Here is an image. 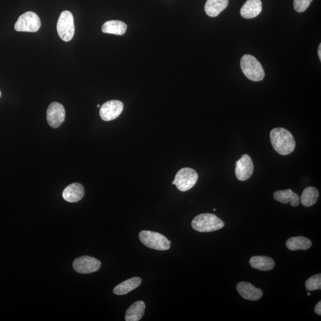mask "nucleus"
Segmentation results:
<instances>
[{
  "mask_svg": "<svg viewBox=\"0 0 321 321\" xmlns=\"http://www.w3.org/2000/svg\"><path fill=\"white\" fill-rule=\"evenodd\" d=\"M251 266L260 271H270L275 267V262L269 257L255 256L249 261Z\"/></svg>",
  "mask_w": 321,
  "mask_h": 321,
  "instance_id": "6ab92c4d",
  "label": "nucleus"
},
{
  "mask_svg": "<svg viewBox=\"0 0 321 321\" xmlns=\"http://www.w3.org/2000/svg\"><path fill=\"white\" fill-rule=\"evenodd\" d=\"M198 180V174L191 168H183L176 174L173 185H175L177 189L182 192H186L191 189L195 185Z\"/></svg>",
  "mask_w": 321,
  "mask_h": 321,
  "instance_id": "423d86ee",
  "label": "nucleus"
},
{
  "mask_svg": "<svg viewBox=\"0 0 321 321\" xmlns=\"http://www.w3.org/2000/svg\"><path fill=\"white\" fill-rule=\"evenodd\" d=\"M310 295H311L310 293H308V296H310Z\"/></svg>",
  "mask_w": 321,
  "mask_h": 321,
  "instance_id": "cd10ccee",
  "label": "nucleus"
},
{
  "mask_svg": "<svg viewBox=\"0 0 321 321\" xmlns=\"http://www.w3.org/2000/svg\"><path fill=\"white\" fill-rule=\"evenodd\" d=\"M236 288L239 295L246 300L258 301L263 295V292L260 289L255 288L252 284L248 282H240Z\"/></svg>",
  "mask_w": 321,
  "mask_h": 321,
  "instance_id": "f8f14e48",
  "label": "nucleus"
},
{
  "mask_svg": "<svg viewBox=\"0 0 321 321\" xmlns=\"http://www.w3.org/2000/svg\"><path fill=\"white\" fill-rule=\"evenodd\" d=\"M141 283L142 279L140 277H133L115 287L113 289L114 294L119 296L126 295L138 288Z\"/></svg>",
  "mask_w": 321,
  "mask_h": 321,
  "instance_id": "2eb2a0df",
  "label": "nucleus"
},
{
  "mask_svg": "<svg viewBox=\"0 0 321 321\" xmlns=\"http://www.w3.org/2000/svg\"><path fill=\"white\" fill-rule=\"evenodd\" d=\"M305 286L308 291H314L321 289V274H317L310 277L306 283Z\"/></svg>",
  "mask_w": 321,
  "mask_h": 321,
  "instance_id": "5701e85b",
  "label": "nucleus"
},
{
  "mask_svg": "<svg viewBox=\"0 0 321 321\" xmlns=\"http://www.w3.org/2000/svg\"><path fill=\"white\" fill-rule=\"evenodd\" d=\"M319 55L320 59V61H321V43L320 44L319 48Z\"/></svg>",
  "mask_w": 321,
  "mask_h": 321,
  "instance_id": "a878e982",
  "label": "nucleus"
},
{
  "mask_svg": "<svg viewBox=\"0 0 321 321\" xmlns=\"http://www.w3.org/2000/svg\"><path fill=\"white\" fill-rule=\"evenodd\" d=\"M274 198L275 200L282 204H286L290 202L293 207H297L300 203L299 196L291 189L276 191L274 193Z\"/></svg>",
  "mask_w": 321,
  "mask_h": 321,
  "instance_id": "f3484780",
  "label": "nucleus"
},
{
  "mask_svg": "<svg viewBox=\"0 0 321 321\" xmlns=\"http://www.w3.org/2000/svg\"><path fill=\"white\" fill-rule=\"evenodd\" d=\"M254 166L252 159L248 154L242 156L236 162L235 173L237 179L241 181L248 180L253 174Z\"/></svg>",
  "mask_w": 321,
  "mask_h": 321,
  "instance_id": "9b49d317",
  "label": "nucleus"
},
{
  "mask_svg": "<svg viewBox=\"0 0 321 321\" xmlns=\"http://www.w3.org/2000/svg\"><path fill=\"white\" fill-rule=\"evenodd\" d=\"M263 10L261 0H248L241 10L242 16L245 18H252L258 16Z\"/></svg>",
  "mask_w": 321,
  "mask_h": 321,
  "instance_id": "4468645a",
  "label": "nucleus"
},
{
  "mask_svg": "<svg viewBox=\"0 0 321 321\" xmlns=\"http://www.w3.org/2000/svg\"><path fill=\"white\" fill-rule=\"evenodd\" d=\"M126 29V24L120 20H109L106 21L102 26L103 33L114 34L117 35H124Z\"/></svg>",
  "mask_w": 321,
  "mask_h": 321,
  "instance_id": "aec40b11",
  "label": "nucleus"
},
{
  "mask_svg": "<svg viewBox=\"0 0 321 321\" xmlns=\"http://www.w3.org/2000/svg\"><path fill=\"white\" fill-rule=\"evenodd\" d=\"M229 4V0H207L205 5L206 13L210 17H217L225 10Z\"/></svg>",
  "mask_w": 321,
  "mask_h": 321,
  "instance_id": "dca6fc26",
  "label": "nucleus"
},
{
  "mask_svg": "<svg viewBox=\"0 0 321 321\" xmlns=\"http://www.w3.org/2000/svg\"><path fill=\"white\" fill-rule=\"evenodd\" d=\"M65 109L63 105L57 102H52L46 111V120L52 128H58L65 120Z\"/></svg>",
  "mask_w": 321,
  "mask_h": 321,
  "instance_id": "1a4fd4ad",
  "label": "nucleus"
},
{
  "mask_svg": "<svg viewBox=\"0 0 321 321\" xmlns=\"http://www.w3.org/2000/svg\"><path fill=\"white\" fill-rule=\"evenodd\" d=\"M216 211V209H214V211Z\"/></svg>",
  "mask_w": 321,
  "mask_h": 321,
  "instance_id": "c756f323",
  "label": "nucleus"
},
{
  "mask_svg": "<svg viewBox=\"0 0 321 321\" xmlns=\"http://www.w3.org/2000/svg\"><path fill=\"white\" fill-rule=\"evenodd\" d=\"M57 30L60 38L65 42L72 39L74 34V17L70 11L61 12L57 24Z\"/></svg>",
  "mask_w": 321,
  "mask_h": 321,
  "instance_id": "39448f33",
  "label": "nucleus"
},
{
  "mask_svg": "<svg viewBox=\"0 0 321 321\" xmlns=\"http://www.w3.org/2000/svg\"><path fill=\"white\" fill-rule=\"evenodd\" d=\"M225 224L216 215L201 214L195 217L192 222L193 229L201 233L217 231L223 228Z\"/></svg>",
  "mask_w": 321,
  "mask_h": 321,
  "instance_id": "f03ea898",
  "label": "nucleus"
},
{
  "mask_svg": "<svg viewBox=\"0 0 321 321\" xmlns=\"http://www.w3.org/2000/svg\"><path fill=\"white\" fill-rule=\"evenodd\" d=\"M145 304L141 301H137L127 309L125 316L126 321H138L145 314Z\"/></svg>",
  "mask_w": 321,
  "mask_h": 321,
  "instance_id": "a211bd4d",
  "label": "nucleus"
},
{
  "mask_svg": "<svg viewBox=\"0 0 321 321\" xmlns=\"http://www.w3.org/2000/svg\"><path fill=\"white\" fill-rule=\"evenodd\" d=\"M313 1V0H294L295 10L299 13H302L307 10Z\"/></svg>",
  "mask_w": 321,
  "mask_h": 321,
  "instance_id": "b1692460",
  "label": "nucleus"
},
{
  "mask_svg": "<svg viewBox=\"0 0 321 321\" xmlns=\"http://www.w3.org/2000/svg\"><path fill=\"white\" fill-rule=\"evenodd\" d=\"M319 198V192L314 187L305 188L301 196V204L306 207H310L316 204Z\"/></svg>",
  "mask_w": 321,
  "mask_h": 321,
  "instance_id": "4be33fe9",
  "label": "nucleus"
},
{
  "mask_svg": "<svg viewBox=\"0 0 321 321\" xmlns=\"http://www.w3.org/2000/svg\"><path fill=\"white\" fill-rule=\"evenodd\" d=\"M40 26L41 22L38 14L33 11H27L18 17L14 29L17 32H35Z\"/></svg>",
  "mask_w": 321,
  "mask_h": 321,
  "instance_id": "0eeeda50",
  "label": "nucleus"
},
{
  "mask_svg": "<svg viewBox=\"0 0 321 321\" xmlns=\"http://www.w3.org/2000/svg\"><path fill=\"white\" fill-rule=\"evenodd\" d=\"M97 107H98V108L100 107V105L98 104V105H97Z\"/></svg>",
  "mask_w": 321,
  "mask_h": 321,
  "instance_id": "bb28decb",
  "label": "nucleus"
},
{
  "mask_svg": "<svg viewBox=\"0 0 321 321\" xmlns=\"http://www.w3.org/2000/svg\"><path fill=\"white\" fill-rule=\"evenodd\" d=\"M124 105L118 100L106 102L101 106L99 115L103 120L109 121L116 119L122 113Z\"/></svg>",
  "mask_w": 321,
  "mask_h": 321,
  "instance_id": "9d476101",
  "label": "nucleus"
},
{
  "mask_svg": "<svg viewBox=\"0 0 321 321\" xmlns=\"http://www.w3.org/2000/svg\"><path fill=\"white\" fill-rule=\"evenodd\" d=\"M101 262L93 257L83 256L76 258L73 264V269L80 274H90L100 269Z\"/></svg>",
  "mask_w": 321,
  "mask_h": 321,
  "instance_id": "6e6552de",
  "label": "nucleus"
},
{
  "mask_svg": "<svg viewBox=\"0 0 321 321\" xmlns=\"http://www.w3.org/2000/svg\"><path fill=\"white\" fill-rule=\"evenodd\" d=\"M85 195V189L80 183H74L65 188L63 192L65 201L70 203H75L79 201Z\"/></svg>",
  "mask_w": 321,
  "mask_h": 321,
  "instance_id": "ddd939ff",
  "label": "nucleus"
},
{
  "mask_svg": "<svg viewBox=\"0 0 321 321\" xmlns=\"http://www.w3.org/2000/svg\"><path fill=\"white\" fill-rule=\"evenodd\" d=\"M1 91H0V97H1Z\"/></svg>",
  "mask_w": 321,
  "mask_h": 321,
  "instance_id": "c85d7f7f",
  "label": "nucleus"
},
{
  "mask_svg": "<svg viewBox=\"0 0 321 321\" xmlns=\"http://www.w3.org/2000/svg\"><path fill=\"white\" fill-rule=\"evenodd\" d=\"M270 139L274 150L282 155L292 153L296 146L295 140L289 130L279 127L271 131Z\"/></svg>",
  "mask_w": 321,
  "mask_h": 321,
  "instance_id": "f257e3e1",
  "label": "nucleus"
},
{
  "mask_svg": "<svg viewBox=\"0 0 321 321\" xmlns=\"http://www.w3.org/2000/svg\"><path fill=\"white\" fill-rule=\"evenodd\" d=\"M140 241L149 248L157 251H167L170 248L171 242L161 234L143 230L139 235Z\"/></svg>",
  "mask_w": 321,
  "mask_h": 321,
  "instance_id": "20e7f679",
  "label": "nucleus"
},
{
  "mask_svg": "<svg viewBox=\"0 0 321 321\" xmlns=\"http://www.w3.org/2000/svg\"><path fill=\"white\" fill-rule=\"evenodd\" d=\"M241 66L243 73L249 80L254 82H260L264 79V68L260 61L254 56L249 54L243 56L241 61Z\"/></svg>",
  "mask_w": 321,
  "mask_h": 321,
  "instance_id": "7ed1b4c3",
  "label": "nucleus"
},
{
  "mask_svg": "<svg viewBox=\"0 0 321 321\" xmlns=\"http://www.w3.org/2000/svg\"><path fill=\"white\" fill-rule=\"evenodd\" d=\"M312 244L310 239L303 236L294 237L286 242L287 248L291 251L308 250Z\"/></svg>",
  "mask_w": 321,
  "mask_h": 321,
  "instance_id": "412c9836",
  "label": "nucleus"
},
{
  "mask_svg": "<svg viewBox=\"0 0 321 321\" xmlns=\"http://www.w3.org/2000/svg\"><path fill=\"white\" fill-rule=\"evenodd\" d=\"M315 312L319 316H321V302L320 301L319 303L316 305V308H315Z\"/></svg>",
  "mask_w": 321,
  "mask_h": 321,
  "instance_id": "393cba45",
  "label": "nucleus"
}]
</instances>
